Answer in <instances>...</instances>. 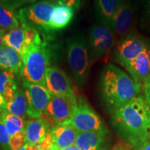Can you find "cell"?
Instances as JSON below:
<instances>
[{
    "label": "cell",
    "instance_id": "obj_10",
    "mask_svg": "<svg viewBox=\"0 0 150 150\" xmlns=\"http://www.w3.org/2000/svg\"><path fill=\"white\" fill-rule=\"evenodd\" d=\"M24 93L27 98V115L33 119L40 118L47 107L51 93L45 86L23 81Z\"/></svg>",
    "mask_w": 150,
    "mask_h": 150
},
{
    "label": "cell",
    "instance_id": "obj_32",
    "mask_svg": "<svg viewBox=\"0 0 150 150\" xmlns=\"http://www.w3.org/2000/svg\"><path fill=\"white\" fill-rule=\"evenodd\" d=\"M136 147H138V150H150V138L138 143Z\"/></svg>",
    "mask_w": 150,
    "mask_h": 150
},
{
    "label": "cell",
    "instance_id": "obj_33",
    "mask_svg": "<svg viewBox=\"0 0 150 150\" xmlns=\"http://www.w3.org/2000/svg\"><path fill=\"white\" fill-rule=\"evenodd\" d=\"M66 6L74 10H79L81 6V0H67Z\"/></svg>",
    "mask_w": 150,
    "mask_h": 150
},
{
    "label": "cell",
    "instance_id": "obj_22",
    "mask_svg": "<svg viewBox=\"0 0 150 150\" xmlns=\"http://www.w3.org/2000/svg\"><path fill=\"white\" fill-rule=\"evenodd\" d=\"M4 44L16 50L22 56L24 55L27 49L24 38V31L22 26L11 30L6 33L3 38Z\"/></svg>",
    "mask_w": 150,
    "mask_h": 150
},
{
    "label": "cell",
    "instance_id": "obj_5",
    "mask_svg": "<svg viewBox=\"0 0 150 150\" xmlns=\"http://www.w3.org/2000/svg\"><path fill=\"white\" fill-rule=\"evenodd\" d=\"M67 61L75 81L79 85L86 83L90 71L87 42L83 35H75L67 42Z\"/></svg>",
    "mask_w": 150,
    "mask_h": 150
},
{
    "label": "cell",
    "instance_id": "obj_41",
    "mask_svg": "<svg viewBox=\"0 0 150 150\" xmlns=\"http://www.w3.org/2000/svg\"><path fill=\"white\" fill-rule=\"evenodd\" d=\"M49 1H51V2L54 4H59V0H49Z\"/></svg>",
    "mask_w": 150,
    "mask_h": 150
},
{
    "label": "cell",
    "instance_id": "obj_26",
    "mask_svg": "<svg viewBox=\"0 0 150 150\" xmlns=\"http://www.w3.org/2000/svg\"><path fill=\"white\" fill-rule=\"evenodd\" d=\"M138 24L146 33L150 34V0L145 1L140 13Z\"/></svg>",
    "mask_w": 150,
    "mask_h": 150
},
{
    "label": "cell",
    "instance_id": "obj_6",
    "mask_svg": "<svg viewBox=\"0 0 150 150\" xmlns=\"http://www.w3.org/2000/svg\"><path fill=\"white\" fill-rule=\"evenodd\" d=\"M115 44V33L111 28L101 22L93 24L89 33V46L92 61L107 55Z\"/></svg>",
    "mask_w": 150,
    "mask_h": 150
},
{
    "label": "cell",
    "instance_id": "obj_36",
    "mask_svg": "<svg viewBox=\"0 0 150 150\" xmlns=\"http://www.w3.org/2000/svg\"><path fill=\"white\" fill-rule=\"evenodd\" d=\"M18 150H40L38 145H33L26 144L23 147Z\"/></svg>",
    "mask_w": 150,
    "mask_h": 150
},
{
    "label": "cell",
    "instance_id": "obj_20",
    "mask_svg": "<svg viewBox=\"0 0 150 150\" xmlns=\"http://www.w3.org/2000/svg\"><path fill=\"white\" fill-rule=\"evenodd\" d=\"M20 26L16 8L4 0L0 1V28L9 31Z\"/></svg>",
    "mask_w": 150,
    "mask_h": 150
},
{
    "label": "cell",
    "instance_id": "obj_40",
    "mask_svg": "<svg viewBox=\"0 0 150 150\" xmlns=\"http://www.w3.org/2000/svg\"><path fill=\"white\" fill-rule=\"evenodd\" d=\"M67 1V0H59V4H60V5H65V6H66Z\"/></svg>",
    "mask_w": 150,
    "mask_h": 150
},
{
    "label": "cell",
    "instance_id": "obj_2",
    "mask_svg": "<svg viewBox=\"0 0 150 150\" xmlns=\"http://www.w3.org/2000/svg\"><path fill=\"white\" fill-rule=\"evenodd\" d=\"M103 97L115 110L139 95L143 86L137 83L129 74L112 63H108L101 74Z\"/></svg>",
    "mask_w": 150,
    "mask_h": 150
},
{
    "label": "cell",
    "instance_id": "obj_7",
    "mask_svg": "<svg viewBox=\"0 0 150 150\" xmlns=\"http://www.w3.org/2000/svg\"><path fill=\"white\" fill-rule=\"evenodd\" d=\"M65 122L70 124L79 132L94 131L106 134V128L100 117L81 100L78 102L77 106L70 119Z\"/></svg>",
    "mask_w": 150,
    "mask_h": 150
},
{
    "label": "cell",
    "instance_id": "obj_18",
    "mask_svg": "<svg viewBox=\"0 0 150 150\" xmlns=\"http://www.w3.org/2000/svg\"><path fill=\"white\" fill-rule=\"evenodd\" d=\"M122 1L123 0H95V10L99 22L110 27L114 15Z\"/></svg>",
    "mask_w": 150,
    "mask_h": 150
},
{
    "label": "cell",
    "instance_id": "obj_9",
    "mask_svg": "<svg viewBox=\"0 0 150 150\" xmlns=\"http://www.w3.org/2000/svg\"><path fill=\"white\" fill-rule=\"evenodd\" d=\"M77 104L75 95H51V99L43 115L57 125L63 123L70 119Z\"/></svg>",
    "mask_w": 150,
    "mask_h": 150
},
{
    "label": "cell",
    "instance_id": "obj_8",
    "mask_svg": "<svg viewBox=\"0 0 150 150\" xmlns=\"http://www.w3.org/2000/svg\"><path fill=\"white\" fill-rule=\"evenodd\" d=\"M147 39L131 33L121 39L113 51V60L124 68L146 50Z\"/></svg>",
    "mask_w": 150,
    "mask_h": 150
},
{
    "label": "cell",
    "instance_id": "obj_28",
    "mask_svg": "<svg viewBox=\"0 0 150 150\" xmlns=\"http://www.w3.org/2000/svg\"><path fill=\"white\" fill-rule=\"evenodd\" d=\"M0 145L4 150H11L9 136L4 123L0 119Z\"/></svg>",
    "mask_w": 150,
    "mask_h": 150
},
{
    "label": "cell",
    "instance_id": "obj_29",
    "mask_svg": "<svg viewBox=\"0 0 150 150\" xmlns=\"http://www.w3.org/2000/svg\"><path fill=\"white\" fill-rule=\"evenodd\" d=\"M39 146L40 150H52L54 146V142L50 132L48 133L45 140L41 142Z\"/></svg>",
    "mask_w": 150,
    "mask_h": 150
},
{
    "label": "cell",
    "instance_id": "obj_25",
    "mask_svg": "<svg viewBox=\"0 0 150 150\" xmlns=\"http://www.w3.org/2000/svg\"><path fill=\"white\" fill-rule=\"evenodd\" d=\"M22 27L24 31V41L27 47L43 44L40 33L37 30L28 26H22Z\"/></svg>",
    "mask_w": 150,
    "mask_h": 150
},
{
    "label": "cell",
    "instance_id": "obj_1",
    "mask_svg": "<svg viewBox=\"0 0 150 150\" xmlns=\"http://www.w3.org/2000/svg\"><path fill=\"white\" fill-rule=\"evenodd\" d=\"M112 120L134 145L150 138V106L142 95L114 110Z\"/></svg>",
    "mask_w": 150,
    "mask_h": 150
},
{
    "label": "cell",
    "instance_id": "obj_12",
    "mask_svg": "<svg viewBox=\"0 0 150 150\" xmlns=\"http://www.w3.org/2000/svg\"><path fill=\"white\" fill-rule=\"evenodd\" d=\"M45 86L51 95H75L70 79L56 67H50L47 70Z\"/></svg>",
    "mask_w": 150,
    "mask_h": 150
},
{
    "label": "cell",
    "instance_id": "obj_11",
    "mask_svg": "<svg viewBox=\"0 0 150 150\" xmlns=\"http://www.w3.org/2000/svg\"><path fill=\"white\" fill-rule=\"evenodd\" d=\"M136 20L135 8L130 0H123L110 22V28L114 33L124 38L133 33Z\"/></svg>",
    "mask_w": 150,
    "mask_h": 150
},
{
    "label": "cell",
    "instance_id": "obj_13",
    "mask_svg": "<svg viewBox=\"0 0 150 150\" xmlns=\"http://www.w3.org/2000/svg\"><path fill=\"white\" fill-rule=\"evenodd\" d=\"M54 144L61 150L74 145L79 131L67 122L58 124L50 131Z\"/></svg>",
    "mask_w": 150,
    "mask_h": 150
},
{
    "label": "cell",
    "instance_id": "obj_27",
    "mask_svg": "<svg viewBox=\"0 0 150 150\" xmlns=\"http://www.w3.org/2000/svg\"><path fill=\"white\" fill-rule=\"evenodd\" d=\"M26 145L24 131H20L10 137V147L11 150H18Z\"/></svg>",
    "mask_w": 150,
    "mask_h": 150
},
{
    "label": "cell",
    "instance_id": "obj_14",
    "mask_svg": "<svg viewBox=\"0 0 150 150\" xmlns=\"http://www.w3.org/2000/svg\"><path fill=\"white\" fill-rule=\"evenodd\" d=\"M125 69L135 81L143 86L150 77V62L146 50L129 63Z\"/></svg>",
    "mask_w": 150,
    "mask_h": 150
},
{
    "label": "cell",
    "instance_id": "obj_30",
    "mask_svg": "<svg viewBox=\"0 0 150 150\" xmlns=\"http://www.w3.org/2000/svg\"><path fill=\"white\" fill-rule=\"evenodd\" d=\"M4 1L16 9L27 4H34L39 0H4Z\"/></svg>",
    "mask_w": 150,
    "mask_h": 150
},
{
    "label": "cell",
    "instance_id": "obj_31",
    "mask_svg": "<svg viewBox=\"0 0 150 150\" xmlns=\"http://www.w3.org/2000/svg\"><path fill=\"white\" fill-rule=\"evenodd\" d=\"M144 94H145V98L150 106V77L148 79L147 81L144 83Z\"/></svg>",
    "mask_w": 150,
    "mask_h": 150
},
{
    "label": "cell",
    "instance_id": "obj_34",
    "mask_svg": "<svg viewBox=\"0 0 150 150\" xmlns=\"http://www.w3.org/2000/svg\"><path fill=\"white\" fill-rule=\"evenodd\" d=\"M5 110H6V102L3 95L0 93V114Z\"/></svg>",
    "mask_w": 150,
    "mask_h": 150
},
{
    "label": "cell",
    "instance_id": "obj_23",
    "mask_svg": "<svg viewBox=\"0 0 150 150\" xmlns=\"http://www.w3.org/2000/svg\"><path fill=\"white\" fill-rule=\"evenodd\" d=\"M28 102L26 94L22 89H18L13 97L6 103V110L11 114L24 118L27 115Z\"/></svg>",
    "mask_w": 150,
    "mask_h": 150
},
{
    "label": "cell",
    "instance_id": "obj_15",
    "mask_svg": "<svg viewBox=\"0 0 150 150\" xmlns=\"http://www.w3.org/2000/svg\"><path fill=\"white\" fill-rule=\"evenodd\" d=\"M48 122L43 118H36L26 122V144L39 145L48 134Z\"/></svg>",
    "mask_w": 150,
    "mask_h": 150
},
{
    "label": "cell",
    "instance_id": "obj_21",
    "mask_svg": "<svg viewBox=\"0 0 150 150\" xmlns=\"http://www.w3.org/2000/svg\"><path fill=\"white\" fill-rule=\"evenodd\" d=\"M16 74L11 70H0V93L4 97L6 103L13 99L18 89L15 81Z\"/></svg>",
    "mask_w": 150,
    "mask_h": 150
},
{
    "label": "cell",
    "instance_id": "obj_4",
    "mask_svg": "<svg viewBox=\"0 0 150 150\" xmlns=\"http://www.w3.org/2000/svg\"><path fill=\"white\" fill-rule=\"evenodd\" d=\"M55 5L49 0H42L17 11L21 26H28L37 30L45 39L52 36L50 20Z\"/></svg>",
    "mask_w": 150,
    "mask_h": 150
},
{
    "label": "cell",
    "instance_id": "obj_37",
    "mask_svg": "<svg viewBox=\"0 0 150 150\" xmlns=\"http://www.w3.org/2000/svg\"><path fill=\"white\" fill-rule=\"evenodd\" d=\"M5 34H6V30L2 29H0V48H1L3 45H4V44L3 38Z\"/></svg>",
    "mask_w": 150,
    "mask_h": 150
},
{
    "label": "cell",
    "instance_id": "obj_35",
    "mask_svg": "<svg viewBox=\"0 0 150 150\" xmlns=\"http://www.w3.org/2000/svg\"><path fill=\"white\" fill-rule=\"evenodd\" d=\"M112 150H131V148L124 143H118L112 147Z\"/></svg>",
    "mask_w": 150,
    "mask_h": 150
},
{
    "label": "cell",
    "instance_id": "obj_16",
    "mask_svg": "<svg viewBox=\"0 0 150 150\" xmlns=\"http://www.w3.org/2000/svg\"><path fill=\"white\" fill-rule=\"evenodd\" d=\"M22 67V56L16 50L5 45L0 48V68L11 70L18 74Z\"/></svg>",
    "mask_w": 150,
    "mask_h": 150
},
{
    "label": "cell",
    "instance_id": "obj_39",
    "mask_svg": "<svg viewBox=\"0 0 150 150\" xmlns=\"http://www.w3.org/2000/svg\"><path fill=\"white\" fill-rule=\"evenodd\" d=\"M61 150H81V149H80L79 148L77 147L76 145H74L70 146V147L64 148V149H62Z\"/></svg>",
    "mask_w": 150,
    "mask_h": 150
},
{
    "label": "cell",
    "instance_id": "obj_24",
    "mask_svg": "<svg viewBox=\"0 0 150 150\" xmlns=\"http://www.w3.org/2000/svg\"><path fill=\"white\" fill-rule=\"evenodd\" d=\"M0 119L4 123L10 137L25 129L26 122L24 118L11 114L6 110L0 114Z\"/></svg>",
    "mask_w": 150,
    "mask_h": 150
},
{
    "label": "cell",
    "instance_id": "obj_38",
    "mask_svg": "<svg viewBox=\"0 0 150 150\" xmlns=\"http://www.w3.org/2000/svg\"><path fill=\"white\" fill-rule=\"evenodd\" d=\"M146 52H147L148 58L150 62V40L147 39V45H146Z\"/></svg>",
    "mask_w": 150,
    "mask_h": 150
},
{
    "label": "cell",
    "instance_id": "obj_3",
    "mask_svg": "<svg viewBox=\"0 0 150 150\" xmlns=\"http://www.w3.org/2000/svg\"><path fill=\"white\" fill-rule=\"evenodd\" d=\"M50 51L45 43L30 45L22 56L20 75L23 81L45 86V75L50 65Z\"/></svg>",
    "mask_w": 150,
    "mask_h": 150
},
{
    "label": "cell",
    "instance_id": "obj_42",
    "mask_svg": "<svg viewBox=\"0 0 150 150\" xmlns=\"http://www.w3.org/2000/svg\"><path fill=\"white\" fill-rule=\"evenodd\" d=\"M144 1H149V0H144Z\"/></svg>",
    "mask_w": 150,
    "mask_h": 150
},
{
    "label": "cell",
    "instance_id": "obj_43",
    "mask_svg": "<svg viewBox=\"0 0 150 150\" xmlns=\"http://www.w3.org/2000/svg\"><path fill=\"white\" fill-rule=\"evenodd\" d=\"M0 70H1V68H0Z\"/></svg>",
    "mask_w": 150,
    "mask_h": 150
},
{
    "label": "cell",
    "instance_id": "obj_19",
    "mask_svg": "<svg viewBox=\"0 0 150 150\" xmlns=\"http://www.w3.org/2000/svg\"><path fill=\"white\" fill-rule=\"evenodd\" d=\"M104 135L94 131L79 132L75 145L81 150H101L104 144Z\"/></svg>",
    "mask_w": 150,
    "mask_h": 150
},
{
    "label": "cell",
    "instance_id": "obj_44",
    "mask_svg": "<svg viewBox=\"0 0 150 150\" xmlns=\"http://www.w3.org/2000/svg\"><path fill=\"white\" fill-rule=\"evenodd\" d=\"M0 29H1V28H0Z\"/></svg>",
    "mask_w": 150,
    "mask_h": 150
},
{
    "label": "cell",
    "instance_id": "obj_17",
    "mask_svg": "<svg viewBox=\"0 0 150 150\" xmlns=\"http://www.w3.org/2000/svg\"><path fill=\"white\" fill-rule=\"evenodd\" d=\"M74 9L65 5L55 6L50 20V29L52 31H59L66 28L72 21Z\"/></svg>",
    "mask_w": 150,
    "mask_h": 150
}]
</instances>
